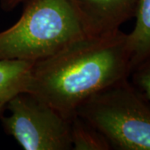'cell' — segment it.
Segmentation results:
<instances>
[{
	"label": "cell",
	"instance_id": "obj_6",
	"mask_svg": "<svg viewBox=\"0 0 150 150\" xmlns=\"http://www.w3.org/2000/svg\"><path fill=\"white\" fill-rule=\"evenodd\" d=\"M35 62L14 59H0V103L26 93Z\"/></svg>",
	"mask_w": 150,
	"mask_h": 150
},
{
	"label": "cell",
	"instance_id": "obj_8",
	"mask_svg": "<svg viewBox=\"0 0 150 150\" xmlns=\"http://www.w3.org/2000/svg\"><path fill=\"white\" fill-rule=\"evenodd\" d=\"M70 136L73 149H112L102 133L76 113L70 118Z\"/></svg>",
	"mask_w": 150,
	"mask_h": 150
},
{
	"label": "cell",
	"instance_id": "obj_4",
	"mask_svg": "<svg viewBox=\"0 0 150 150\" xmlns=\"http://www.w3.org/2000/svg\"><path fill=\"white\" fill-rule=\"evenodd\" d=\"M3 127L25 150H70V118L30 93H22L6 104Z\"/></svg>",
	"mask_w": 150,
	"mask_h": 150
},
{
	"label": "cell",
	"instance_id": "obj_5",
	"mask_svg": "<svg viewBox=\"0 0 150 150\" xmlns=\"http://www.w3.org/2000/svg\"><path fill=\"white\" fill-rule=\"evenodd\" d=\"M90 34L119 29L135 16L139 0H74Z\"/></svg>",
	"mask_w": 150,
	"mask_h": 150
},
{
	"label": "cell",
	"instance_id": "obj_10",
	"mask_svg": "<svg viewBox=\"0 0 150 150\" xmlns=\"http://www.w3.org/2000/svg\"><path fill=\"white\" fill-rule=\"evenodd\" d=\"M23 0H0V7L5 12H11L23 3Z\"/></svg>",
	"mask_w": 150,
	"mask_h": 150
},
{
	"label": "cell",
	"instance_id": "obj_11",
	"mask_svg": "<svg viewBox=\"0 0 150 150\" xmlns=\"http://www.w3.org/2000/svg\"><path fill=\"white\" fill-rule=\"evenodd\" d=\"M6 111V103H0V120L1 118L3 117V115L4 114Z\"/></svg>",
	"mask_w": 150,
	"mask_h": 150
},
{
	"label": "cell",
	"instance_id": "obj_1",
	"mask_svg": "<svg viewBox=\"0 0 150 150\" xmlns=\"http://www.w3.org/2000/svg\"><path fill=\"white\" fill-rule=\"evenodd\" d=\"M131 59L129 33L89 34L36 61L27 92L71 118L88 98L129 79Z\"/></svg>",
	"mask_w": 150,
	"mask_h": 150
},
{
	"label": "cell",
	"instance_id": "obj_7",
	"mask_svg": "<svg viewBox=\"0 0 150 150\" xmlns=\"http://www.w3.org/2000/svg\"><path fill=\"white\" fill-rule=\"evenodd\" d=\"M134 17L135 26L129 33L132 70L150 55V0H139Z\"/></svg>",
	"mask_w": 150,
	"mask_h": 150
},
{
	"label": "cell",
	"instance_id": "obj_2",
	"mask_svg": "<svg viewBox=\"0 0 150 150\" xmlns=\"http://www.w3.org/2000/svg\"><path fill=\"white\" fill-rule=\"evenodd\" d=\"M18 20L0 32V59L36 62L89 35L74 0H23Z\"/></svg>",
	"mask_w": 150,
	"mask_h": 150
},
{
	"label": "cell",
	"instance_id": "obj_9",
	"mask_svg": "<svg viewBox=\"0 0 150 150\" xmlns=\"http://www.w3.org/2000/svg\"><path fill=\"white\" fill-rule=\"evenodd\" d=\"M131 83L150 103V55L132 70Z\"/></svg>",
	"mask_w": 150,
	"mask_h": 150
},
{
	"label": "cell",
	"instance_id": "obj_3",
	"mask_svg": "<svg viewBox=\"0 0 150 150\" xmlns=\"http://www.w3.org/2000/svg\"><path fill=\"white\" fill-rule=\"evenodd\" d=\"M76 114L85 119L119 150H150V103L123 79L88 98Z\"/></svg>",
	"mask_w": 150,
	"mask_h": 150
}]
</instances>
